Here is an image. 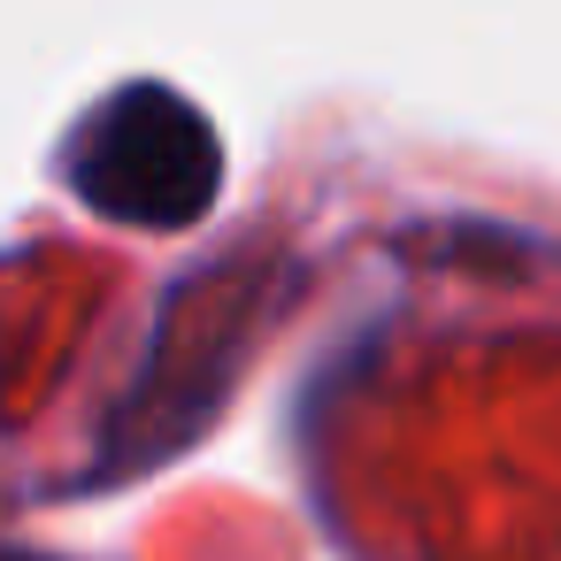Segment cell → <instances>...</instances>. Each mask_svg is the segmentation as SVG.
<instances>
[{"mask_svg": "<svg viewBox=\"0 0 561 561\" xmlns=\"http://www.w3.org/2000/svg\"><path fill=\"white\" fill-rule=\"evenodd\" d=\"M62 185L101 224L193 231L224 193V139L185 93L139 78V85H116L62 139Z\"/></svg>", "mask_w": 561, "mask_h": 561, "instance_id": "6da1fadb", "label": "cell"}, {"mask_svg": "<svg viewBox=\"0 0 561 561\" xmlns=\"http://www.w3.org/2000/svg\"><path fill=\"white\" fill-rule=\"evenodd\" d=\"M0 561H47V553H32V546H0Z\"/></svg>", "mask_w": 561, "mask_h": 561, "instance_id": "7a4b0ae2", "label": "cell"}]
</instances>
